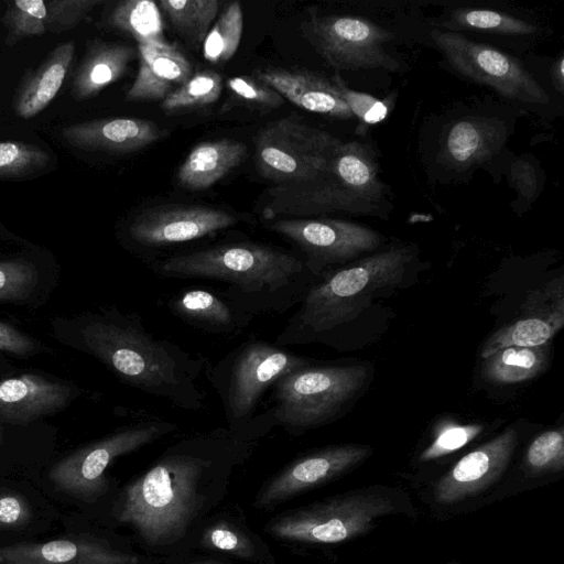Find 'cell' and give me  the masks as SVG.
Segmentation results:
<instances>
[{"label": "cell", "mask_w": 564, "mask_h": 564, "mask_svg": "<svg viewBox=\"0 0 564 564\" xmlns=\"http://www.w3.org/2000/svg\"><path fill=\"white\" fill-rule=\"evenodd\" d=\"M274 426L273 414L264 410L242 431L216 427L180 438L126 486L118 521L131 525L149 545L174 544L207 506L212 489L225 487L235 467Z\"/></svg>", "instance_id": "cell-1"}, {"label": "cell", "mask_w": 564, "mask_h": 564, "mask_svg": "<svg viewBox=\"0 0 564 564\" xmlns=\"http://www.w3.org/2000/svg\"><path fill=\"white\" fill-rule=\"evenodd\" d=\"M148 268L162 279L223 282L224 293L253 316L288 312L317 279L300 252L245 239L177 252Z\"/></svg>", "instance_id": "cell-2"}, {"label": "cell", "mask_w": 564, "mask_h": 564, "mask_svg": "<svg viewBox=\"0 0 564 564\" xmlns=\"http://www.w3.org/2000/svg\"><path fill=\"white\" fill-rule=\"evenodd\" d=\"M83 344L126 384L171 405L198 412L206 393V359L156 336L134 312L105 311L80 329Z\"/></svg>", "instance_id": "cell-3"}, {"label": "cell", "mask_w": 564, "mask_h": 564, "mask_svg": "<svg viewBox=\"0 0 564 564\" xmlns=\"http://www.w3.org/2000/svg\"><path fill=\"white\" fill-rule=\"evenodd\" d=\"M412 252L393 247L321 273L275 337L281 347L327 341L383 291L402 281Z\"/></svg>", "instance_id": "cell-4"}, {"label": "cell", "mask_w": 564, "mask_h": 564, "mask_svg": "<svg viewBox=\"0 0 564 564\" xmlns=\"http://www.w3.org/2000/svg\"><path fill=\"white\" fill-rule=\"evenodd\" d=\"M315 360L258 337L240 343L206 368L216 391L227 427L242 431L252 424L264 394L285 375Z\"/></svg>", "instance_id": "cell-5"}, {"label": "cell", "mask_w": 564, "mask_h": 564, "mask_svg": "<svg viewBox=\"0 0 564 564\" xmlns=\"http://www.w3.org/2000/svg\"><path fill=\"white\" fill-rule=\"evenodd\" d=\"M370 377L365 364L315 361L279 379L270 406L276 425L299 436L335 419L358 395Z\"/></svg>", "instance_id": "cell-6"}, {"label": "cell", "mask_w": 564, "mask_h": 564, "mask_svg": "<svg viewBox=\"0 0 564 564\" xmlns=\"http://www.w3.org/2000/svg\"><path fill=\"white\" fill-rule=\"evenodd\" d=\"M397 510L391 495L362 489L282 513L267 524L265 532L285 541L339 543L369 532L377 520Z\"/></svg>", "instance_id": "cell-7"}, {"label": "cell", "mask_w": 564, "mask_h": 564, "mask_svg": "<svg viewBox=\"0 0 564 564\" xmlns=\"http://www.w3.org/2000/svg\"><path fill=\"white\" fill-rule=\"evenodd\" d=\"M340 140L295 118L268 122L254 137L259 175L276 184L301 182L332 173Z\"/></svg>", "instance_id": "cell-8"}, {"label": "cell", "mask_w": 564, "mask_h": 564, "mask_svg": "<svg viewBox=\"0 0 564 564\" xmlns=\"http://www.w3.org/2000/svg\"><path fill=\"white\" fill-rule=\"evenodd\" d=\"M177 430L163 419H143L86 445L52 466L54 486L77 499L94 500L108 488L106 470L119 456L132 453Z\"/></svg>", "instance_id": "cell-9"}, {"label": "cell", "mask_w": 564, "mask_h": 564, "mask_svg": "<svg viewBox=\"0 0 564 564\" xmlns=\"http://www.w3.org/2000/svg\"><path fill=\"white\" fill-rule=\"evenodd\" d=\"M301 29L315 51L337 70L384 68L394 72L399 67L384 48L393 33L365 18L312 15Z\"/></svg>", "instance_id": "cell-10"}, {"label": "cell", "mask_w": 564, "mask_h": 564, "mask_svg": "<svg viewBox=\"0 0 564 564\" xmlns=\"http://www.w3.org/2000/svg\"><path fill=\"white\" fill-rule=\"evenodd\" d=\"M267 228L294 245L317 276L357 260L383 242L382 235L369 227L333 218H280L270 220Z\"/></svg>", "instance_id": "cell-11"}, {"label": "cell", "mask_w": 564, "mask_h": 564, "mask_svg": "<svg viewBox=\"0 0 564 564\" xmlns=\"http://www.w3.org/2000/svg\"><path fill=\"white\" fill-rule=\"evenodd\" d=\"M240 218L227 210L197 205L147 208L127 225L126 237L145 264L159 261L163 251L230 228Z\"/></svg>", "instance_id": "cell-12"}, {"label": "cell", "mask_w": 564, "mask_h": 564, "mask_svg": "<svg viewBox=\"0 0 564 564\" xmlns=\"http://www.w3.org/2000/svg\"><path fill=\"white\" fill-rule=\"evenodd\" d=\"M431 36L448 64L463 76L509 99L547 104V94L517 58L454 31L434 30Z\"/></svg>", "instance_id": "cell-13"}, {"label": "cell", "mask_w": 564, "mask_h": 564, "mask_svg": "<svg viewBox=\"0 0 564 564\" xmlns=\"http://www.w3.org/2000/svg\"><path fill=\"white\" fill-rule=\"evenodd\" d=\"M371 453L372 448L369 446L344 444L304 454L290 462L263 485L254 505L258 508H270L281 503L349 471Z\"/></svg>", "instance_id": "cell-14"}, {"label": "cell", "mask_w": 564, "mask_h": 564, "mask_svg": "<svg viewBox=\"0 0 564 564\" xmlns=\"http://www.w3.org/2000/svg\"><path fill=\"white\" fill-rule=\"evenodd\" d=\"M262 217L270 221L282 218H310L334 212L370 214L373 207L357 199L333 173L301 182L276 184L264 193Z\"/></svg>", "instance_id": "cell-15"}, {"label": "cell", "mask_w": 564, "mask_h": 564, "mask_svg": "<svg viewBox=\"0 0 564 564\" xmlns=\"http://www.w3.org/2000/svg\"><path fill=\"white\" fill-rule=\"evenodd\" d=\"M563 280H552L531 291L514 319L492 333L484 343L482 359L505 347L547 345L564 325Z\"/></svg>", "instance_id": "cell-16"}, {"label": "cell", "mask_w": 564, "mask_h": 564, "mask_svg": "<svg viewBox=\"0 0 564 564\" xmlns=\"http://www.w3.org/2000/svg\"><path fill=\"white\" fill-rule=\"evenodd\" d=\"M518 443L513 427L463 456L437 482L435 500L452 505L475 496L495 484L506 471Z\"/></svg>", "instance_id": "cell-17"}, {"label": "cell", "mask_w": 564, "mask_h": 564, "mask_svg": "<svg viewBox=\"0 0 564 564\" xmlns=\"http://www.w3.org/2000/svg\"><path fill=\"white\" fill-rule=\"evenodd\" d=\"M164 306L184 324L207 334L241 335L254 316L230 300L224 291L192 286L170 294Z\"/></svg>", "instance_id": "cell-18"}, {"label": "cell", "mask_w": 564, "mask_h": 564, "mask_svg": "<svg viewBox=\"0 0 564 564\" xmlns=\"http://www.w3.org/2000/svg\"><path fill=\"white\" fill-rule=\"evenodd\" d=\"M102 0H14L7 2L2 23L4 44L13 46L23 39L45 33L59 34L77 26Z\"/></svg>", "instance_id": "cell-19"}, {"label": "cell", "mask_w": 564, "mask_h": 564, "mask_svg": "<svg viewBox=\"0 0 564 564\" xmlns=\"http://www.w3.org/2000/svg\"><path fill=\"white\" fill-rule=\"evenodd\" d=\"M135 555L90 536L0 546V564H138Z\"/></svg>", "instance_id": "cell-20"}, {"label": "cell", "mask_w": 564, "mask_h": 564, "mask_svg": "<svg viewBox=\"0 0 564 564\" xmlns=\"http://www.w3.org/2000/svg\"><path fill=\"white\" fill-rule=\"evenodd\" d=\"M169 132L154 121L139 118H105L63 128L65 141L85 151L131 153L153 144Z\"/></svg>", "instance_id": "cell-21"}, {"label": "cell", "mask_w": 564, "mask_h": 564, "mask_svg": "<svg viewBox=\"0 0 564 564\" xmlns=\"http://www.w3.org/2000/svg\"><path fill=\"white\" fill-rule=\"evenodd\" d=\"M254 77L302 109L343 120L354 118L332 78L280 67L256 70Z\"/></svg>", "instance_id": "cell-22"}, {"label": "cell", "mask_w": 564, "mask_h": 564, "mask_svg": "<svg viewBox=\"0 0 564 564\" xmlns=\"http://www.w3.org/2000/svg\"><path fill=\"white\" fill-rule=\"evenodd\" d=\"M67 384L33 373L0 380V417L25 424L62 410L72 399Z\"/></svg>", "instance_id": "cell-23"}, {"label": "cell", "mask_w": 564, "mask_h": 564, "mask_svg": "<svg viewBox=\"0 0 564 564\" xmlns=\"http://www.w3.org/2000/svg\"><path fill=\"white\" fill-rule=\"evenodd\" d=\"M139 70L126 94L128 101L165 99L193 75V65L175 43L138 44Z\"/></svg>", "instance_id": "cell-24"}, {"label": "cell", "mask_w": 564, "mask_h": 564, "mask_svg": "<svg viewBox=\"0 0 564 564\" xmlns=\"http://www.w3.org/2000/svg\"><path fill=\"white\" fill-rule=\"evenodd\" d=\"M507 133L506 126L497 118H462L448 128L440 160L457 171L481 164L502 148Z\"/></svg>", "instance_id": "cell-25"}, {"label": "cell", "mask_w": 564, "mask_h": 564, "mask_svg": "<svg viewBox=\"0 0 564 564\" xmlns=\"http://www.w3.org/2000/svg\"><path fill=\"white\" fill-rule=\"evenodd\" d=\"M74 54L73 40L59 43L37 67L25 70L12 101L19 118L31 119L50 105L67 77Z\"/></svg>", "instance_id": "cell-26"}, {"label": "cell", "mask_w": 564, "mask_h": 564, "mask_svg": "<svg viewBox=\"0 0 564 564\" xmlns=\"http://www.w3.org/2000/svg\"><path fill=\"white\" fill-rule=\"evenodd\" d=\"M134 54V48L122 42L99 39L87 42L85 54L73 77V98L77 101L90 99L119 80Z\"/></svg>", "instance_id": "cell-27"}, {"label": "cell", "mask_w": 564, "mask_h": 564, "mask_svg": "<svg viewBox=\"0 0 564 564\" xmlns=\"http://www.w3.org/2000/svg\"><path fill=\"white\" fill-rule=\"evenodd\" d=\"M247 155L243 142L232 139H218L196 144L176 172L181 187L203 191L237 167Z\"/></svg>", "instance_id": "cell-28"}, {"label": "cell", "mask_w": 564, "mask_h": 564, "mask_svg": "<svg viewBox=\"0 0 564 564\" xmlns=\"http://www.w3.org/2000/svg\"><path fill=\"white\" fill-rule=\"evenodd\" d=\"M330 171L340 185L357 199L372 206L383 199L384 185L368 144L340 142L333 154Z\"/></svg>", "instance_id": "cell-29"}, {"label": "cell", "mask_w": 564, "mask_h": 564, "mask_svg": "<svg viewBox=\"0 0 564 564\" xmlns=\"http://www.w3.org/2000/svg\"><path fill=\"white\" fill-rule=\"evenodd\" d=\"M550 360L547 345L505 347L484 359L481 377L492 384H512L530 380L545 370Z\"/></svg>", "instance_id": "cell-30"}, {"label": "cell", "mask_w": 564, "mask_h": 564, "mask_svg": "<svg viewBox=\"0 0 564 564\" xmlns=\"http://www.w3.org/2000/svg\"><path fill=\"white\" fill-rule=\"evenodd\" d=\"M107 24L132 36L137 44L163 45L166 42L158 3L150 0H123L107 15Z\"/></svg>", "instance_id": "cell-31"}, {"label": "cell", "mask_w": 564, "mask_h": 564, "mask_svg": "<svg viewBox=\"0 0 564 564\" xmlns=\"http://www.w3.org/2000/svg\"><path fill=\"white\" fill-rule=\"evenodd\" d=\"M217 0H161L159 9L175 32L193 48L203 46L218 12Z\"/></svg>", "instance_id": "cell-32"}, {"label": "cell", "mask_w": 564, "mask_h": 564, "mask_svg": "<svg viewBox=\"0 0 564 564\" xmlns=\"http://www.w3.org/2000/svg\"><path fill=\"white\" fill-rule=\"evenodd\" d=\"M223 90L221 76L210 69L192 75L160 104L165 112L199 109L215 104Z\"/></svg>", "instance_id": "cell-33"}, {"label": "cell", "mask_w": 564, "mask_h": 564, "mask_svg": "<svg viewBox=\"0 0 564 564\" xmlns=\"http://www.w3.org/2000/svg\"><path fill=\"white\" fill-rule=\"evenodd\" d=\"M243 31V13L239 1L231 2L210 28L203 56L212 64L228 62L237 52Z\"/></svg>", "instance_id": "cell-34"}, {"label": "cell", "mask_w": 564, "mask_h": 564, "mask_svg": "<svg viewBox=\"0 0 564 564\" xmlns=\"http://www.w3.org/2000/svg\"><path fill=\"white\" fill-rule=\"evenodd\" d=\"M444 25L452 30H478L509 35H529L536 31L532 23L489 9L453 10Z\"/></svg>", "instance_id": "cell-35"}, {"label": "cell", "mask_w": 564, "mask_h": 564, "mask_svg": "<svg viewBox=\"0 0 564 564\" xmlns=\"http://www.w3.org/2000/svg\"><path fill=\"white\" fill-rule=\"evenodd\" d=\"M51 161L42 148L21 141L0 142V178L18 180L35 175Z\"/></svg>", "instance_id": "cell-36"}, {"label": "cell", "mask_w": 564, "mask_h": 564, "mask_svg": "<svg viewBox=\"0 0 564 564\" xmlns=\"http://www.w3.org/2000/svg\"><path fill=\"white\" fill-rule=\"evenodd\" d=\"M200 543L207 547L249 561L259 560V546L242 529L225 521L214 523L202 533Z\"/></svg>", "instance_id": "cell-37"}, {"label": "cell", "mask_w": 564, "mask_h": 564, "mask_svg": "<svg viewBox=\"0 0 564 564\" xmlns=\"http://www.w3.org/2000/svg\"><path fill=\"white\" fill-rule=\"evenodd\" d=\"M524 465L531 474L561 471L564 467L563 427L538 435L527 448Z\"/></svg>", "instance_id": "cell-38"}, {"label": "cell", "mask_w": 564, "mask_h": 564, "mask_svg": "<svg viewBox=\"0 0 564 564\" xmlns=\"http://www.w3.org/2000/svg\"><path fill=\"white\" fill-rule=\"evenodd\" d=\"M332 80L336 85L351 115L358 119L359 127L357 131L379 123L387 118L393 105L390 99H379L372 95L352 90L346 86L337 74L333 76Z\"/></svg>", "instance_id": "cell-39"}, {"label": "cell", "mask_w": 564, "mask_h": 564, "mask_svg": "<svg viewBox=\"0 0 564 564\" xmlns=\"http://www.w3.org/2000/svg\"><path fill=\"white\" fill-rule=\"evenodd\" d=\"M39 282L36 268L24 259L0 261V301L26 299Z\"/></svg>", "instance_id": "cell-40"}, {"label": "cell", "mask_w": 564, "mask_h": 564, "mask_svg": "<svg viewBox=\"0 0 564 564\" xmlns=\"http://www.w3.org/2000/svg\"><path fill=\"white\" fill-rule=\"evenodd\" d=\"M482 430L476 424L443 427L433 442L421 453L420 460L429 462L452 454L473 441Z\"/></svg>", "instance_id": "cell-41"}, {"label": "cell", "mask_w": 564, "mask_h": 564, "mask_svg": "<svg viewBox=\"0 0 564 564\" xmlns=\"http://www.w3.org/2000/svg\"><path fill=\"white\" fill-rule=\"evenodd\" d=\"M228 89L239 99L264 107L279 108L284 98L267 84L251 76H235L227 80Z\"/></svg>", "instance_id": "cell-42"}, {"label": "cell", "mask_w": 564, "mask_h": 564, "mask_svg": "<svg viewBox=\"0 0 564 564\" xmlns=\"http://www.w3.org/2000/svg\"><path fill=\"white\" fill-rule=\"evenodd\" d=\"M508 181L517 191L521 202L532 203L539 195L538 169L524 156L511 164Z\"/></svg>", "instance_id": "cell-43"}, {"label": "cell", "mask_w": 564, "mask_h": 564, "mask_svg": "<svg viewBox=\"0 0 564 564\" xmlns=\"http://www.w3.org/2000/svg\"><path fill=\"white\" fill-rule=\"evenodd\" d=\"M32 517L29 502L18 494H0V530L24 527Z\"/></svg>", "instance_id": "cell-44"}, {"label": "cell", "mask_w": 564, "mask_h": 564, "mask_svg": "<svg viewBox=\"0 0 564 564\" xmlns=\"http://www.w3.org/2000/svg\"><path fill=\"white\" fill-rule=\"evenodd\" d=\"M36 350V344L15 327L0 322V351L28 355Z\"/></svg>", "instance_id": "cell-45"}, {"label": "cell", "mask_w": 564, "mask_h": 564, "mask_svg": "<svg viewBox=\"0 0 564 564\" xmlns=\"http://www.w3.org/2000/svg\"><path fill=\"white\" fill-rule=\"evenodd\" d=\"M552 79L554 82L555 87L563 93L564 86V59L563 56L558 58L557 62L553 65L552 68Z\"/></svg>", "instance_id": "cell-46"}, {"label": "cell", "mask_w": 564, "mask_h": 564, "mask_svg": "<svg viewBox=\"0 0 564 564\" xmlns=\"http://www.w3.org/2000/svg\"><path fill=\"white\" fill-rule=\"evenodd\" d=\"M202 564H221V563H202Z\"/></svg>", "instance_id": "cell-47"}]
</instances>
